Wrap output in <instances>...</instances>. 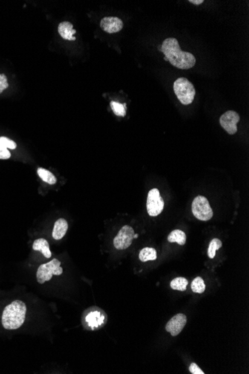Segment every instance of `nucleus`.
Listing matches in <instances>:
<instances>
[{"label":"nucleus","mask_w":249,"mask_h":374,"mask_svg":"<svg viewBox=\"0 0 249 374\" xmlns=\"http://www.w3.org/2000/svg\"><path fill=\"white\" fill-rule=\"evenodd\" d=\"M160 51L166 59L177 68L187 70L195 64V58L188 52H183L176 38H166L163 41Z\"/></svg>","instance_id":"1"},{"label":"nucleus","mask_w":249,"mask_h":374,"mask_svg":"<svg viewBox=\"0 0 249 374\" xmlns=\"http://www.w3.org/2000/svg\"><path fill=\"white\" fill-rule=\"evenodd\" d=\"M27 306L21 300H15L8 305L2 315L3 327L8 330L19 329L25 321Z\"/></svg>","instance_id":"2"},{"label":"nucleus","mask_w":249,"mask_h":374,"mask_svg":"<svg viewBox=\"0 0 249 374\" xmlns=\"http://www.w3.org/2000/svg\"><path fill=\"white\" fill-rule=\"evenodd\" d=\"M173 90L178 100L183 105H189L193 102L195 95V87L186 78L177 79L173 85Z\"/></svg>","instance_id":"3"},{"label":"nucleus","mask_w":249,"mask_h":374,"mask_svg":"<svg viewBox=\"0 0 249 374\" xmlns=\"http://www.w3.org/2000/svg\"><path fill=\"white\" fill-rule=\"evenodd\" d=\"M62 274L63 268L61 267L60 261L54 259L38 268L36 274L37 280L40 284H44L46 282L52 280L53 276H60Z\"/></svg>","instance_id":"4"},{"label":"nucleus","mask_w":249,"mask_h":374,"mask_svg":"<svg viewBox=\"0 0 249 374\" xmlns=\"http://www.w3.org/2000/svg\"><path fill=\"white\" fill-rule=\"evenodd\" d=\"M192 211L194 217L201 221H208L213 217V212L210 203L206 197L198 196L192 204Z\"/></svg>","instance_id":"5"},{"label":"nucleus","mask_w":249,"mask_h":374,"mask_svg":"<svg viewBox=\"0 0 249 374\" xmlns=\"http://www.w3.org/2000/svg\"><path fill=\"white\" fill-rule=\"evenodd\" d=\"M107 317L105 312L101 309L95 308V309H89L88 313L85 314L83 317L84 326L88 329H99L106 323Z\"/></svg>","instance_id":"6"},{"label":"nucleus","mask_w":249,"mask_h":374,"mask_svg":"<svg viewBox=\"0 0 249 374\" xmlns=\"http://www.w3.org/2000/svg\"><path fill=\"white\" fill-rule=\"evenodd\" d=\"M164 208V201L160 197V191L157 188H153L148 194L146 208L148 214L151 217H157L163 211Z\"/></svg>","instance_id":"7"},{"label":"nucleus","mask_w":249,"mask_h":374,"mask_svg":"<svg viewBox=\"0 0 249 374\" xmlns=\"http://www.w3.org/2000/svg\"><path fill=\"white\" fill-rule=\"evenodd\" d=\"M137 237V234H135L132 227L124 226L114 239V247L120 251L127 249L131 246L133 240Z\"/></svg>","instance_id":"8"},{"label":"nucleus","mask_w":249,"mask_h":374,"mask_svg":"<svg viewBox=\"0 0 249 374\" xmlns=\"http://www.w3.org/2000/svg\"><path fill=\"white\" fill-rule=\"evenodd\" d=\"M239 119L240 117L236 111H227L220 117V125L229 135H234L237 132L236 124Z\"/></svg>","instance_id":"9"},{"label":"nucleus","mask_w":249,"mask_h":374,"mask_svg":"<svg viewBox=\"0 0 249 374\" xmlns=\"http://www.w3.org/2000/svg\"><path fill=\"white\" fill-rule=\"evenodd\" d=\"M187 316L184 314H177L166 323V330L169 332L172 336H177L184 329L187 323Z\"/></svg>","instance_id":"10"},{"label":"nucleus","mask_w":249,"mask_h":374,"mask_svg":"<svg viewBox=\"0 0 249 374\" xmlns=\"http://www.w3.org/2000/svg\"><path fill=\"white\" fill-rule=\"evenodd\" d=\"M100 27L108 33H117L123 29V23L116 17H107L101 21Z\"/></svg>","instance_id":"11"},{"label":"nucleus","mask_w":249,"mask_h":374,"mask_svg":"<svg viewBox=\"0 0 249 374\" xmlns=\"http://www.w3.org/2000/svg\"><path fill=\"white\" fill-rule=\"evenodd\" d=\"M17 144L6 137H0V159H9L11 157V153L8 149L15 150Z\"/></svg>","instance_id":"12"},{"label":"nucleus","mask_w":249,"mask_h":374,"mask_svg":"<svg viewBox=\"0 0 249 374\" xmlns=\"http://www.w3.org/2000/svg\"><path fill=\"white\" fill-rule=\"evenodd\" d=\"M59 32L62 38L68 41H75L76 38L74 37L76 31L73 29V24L71 23L64 21L61 23L59 26Z\"/></svg>","instance_id":"13"},{"label":"nucleus","mask_w":249,"mask_h":374,"mask_svg":"<svg viewBox=\"0 0 249 374\" xmlns=\"http://www.w3.org/2000/svg\"><path fill=\"white\" fill-rule=\"evenodd\" d=\"M68 229V223L64 218L56 220L53 231V237L55 240H59L63 238Z\"/></svg>","instance_id":"14"},{"label":"nucleus","mask_w":249,"mask_h":374,"mask_svg":"<svg viewBox=\"0 0 249 374\" xmlns=\"http://www.w3.org/2000/svg\"><path fill=\"white\" fill-rule=\"evenodd\" d=\"M34 251H39L47 259H50L52 257V253L50 249V244L48 241L44 238L37 239L34 242L32 246Z\"/></svg>","instance_id":"15"},{"label":"nucleus","mask_w":249,"mask_h":374,"mask_svg":"<svg viewBox=\"0 0 249 374\" xmlns=\"http://www.w3.org/2000/svg\"><path fill=\"white\" fill-rule=\"evenodd\" d=\"M187 235L184 231L180 229L172 231L168 236V241L170 243H177L181 246H184L186 243Z\"/></svg>","instance_id":"16"},{"label":"nucleus","mask_w":249,"mask_h":374,"mask_svg":"<svg viewBox=\"0 0 249 374\" xmlns=\"http://www.w3.org/2000/svg\"><path fill=\"white\" fill-rule=\"evenodd\" d=\"M139 259L143 262L155 260L157 259V251L152 247L143 248L139 254Z\"/></svg>","instance_id":"17"},{"label":"nucleus","mask_w":249,"mask_h":374,"mask_svg":"<svg viewBox=\"0 0 249 374\" xmlns=\"http://www.w3.org/2000/svg\"><path fill=\"white\" fill-rule=\"evenodd\" d=\"M38 174L43 181L50 184V185H55L57 182V179H56V176L48 170L41 168H38Z\"/></svg>","instance_id":"18"},{"label":"nucleus","mask_w":249,"mask_h":374,"mask_svg":"<svg viewBox=\"0 0 249 374\" xmlns=\"http://www.w3.org/2000/svg\"><path fill=\"white\" fill-rule=\"evenodd\" d=\"M188 283H189L187 279L184 277H177L171 282L170 287L176 291H184L187 289Z\"/></svg>","instance_id":"19"},{"label":"nucleus","mask_w":249,"mask_h":374,"mask_svg":"<svg viewBox=\"0 0 249 374\" xmlns=\"http://www.w3.org/2000/svg\"><path fill=\"white\" fill-rule=\"evenodd\" d=\"M205 283L201 277H198L194 279L191 284V289L196 294H202L205 291Z\"/></svg>","instance_id":"20"},{"label":"nucleus","mask_w":249,"mask_h":374,"mask_svg":"<svg viewBox=\"0 0 249 374\" xmlns=\"http://www.w3.org/2000/svg\"><path fill=\"white\" fill-rule=\"evenodd\" d=\"M221 246H222V243H221V240L218 238L213 239L209 244L208 251H207V255H208L209 258H214L216 251L219 250Z\"/></svg>","instance_id":"21"},{"label":"nucleus","mask_w":249,"mask_h":374,"mask_svg":"<svg viewBox=\"0 0 249 374\" xmlns=\"http://www.w3.org/2000/svg\"><path fill=\"white\" fill-rule=\"evenodd\" d=\"M111 108L117 116H124L126 114V106L125 104L112 101L111 102Z\"/></svg>","instance_id":"22"},{"label":"nucleus","mask_w":249,"mask_h":374,"mask_svg":"<svg viewBox=\"0 0 249 374\" xmlns=\"http://www.w3.org/2000/svg\"><path fill=\"white\" fill-rule=\"evenodd\" d=\"M9 86L7 76L5 74H0V93H3Z\"/></svg>","instance_id":"23"},{"label":"nucleus","mask_w":249,"mask_h":374,"mask_svg":"<svg viewBox=\"0 0 249 374\" xmlns=\"http://www.w3.org/2000/svg\"><path fill=\"white\" fill-rule=\"evenodd\" d=\"M189 370L192 374H204V371L195 363H192L189 365Z\"/></svg>","instance_id":"24"},{"label":"nucleus","mask_w":249,"mask_h":374,"mask_svg":"<svg viewBox=\"0 0 249 374\" xmlns=\"http://www.w3.org/2000/svg\"><path fill=\"white\" fill-rule=\"evenodd\" d=\"M189 3L198 6V5L202 4V3H204V1H203V0H189Z\"/></svg>","instance_id":"25"}]
</instances>
